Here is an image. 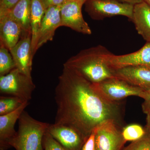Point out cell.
<instances>
[{"label":"cell","mask_w":150,"mask_h":150,"mask_svg":"<svg viewBox=\"0 0 150 150\" xmlns=\"http://www.w3.org/2000/svg\"><path fill=\"white\" fill-rule=\"evenodd\" d=\"M55 124L75 129L86 141L96 127L112 120L121 124V103L108 102L100 96L92 83L76 70L64 65L55 91Z\"/></svg>","instance_id":"1"},{"label":"cell","mask_w":150,"mask_h":150,"mask_svg":"<svg viewBox=\"0 0 150 150\" xmlns=\"http://www.w3.org/2000/svg\"><path fill=\"white\" fill-rule=\"evenodd\" d=\"M112 53L101 45L82 50L64 65L76 70L92 83H98L114 77L109 64Z\"/></svg>","instance_id":"2"},{"label":"cell","mask_w":150,"mask_h":150,"mask_svg":"<svg viewBox=\"0 0 150 150\" xmlns=\"http://www.w3.org/2000/svg\"><path fill=\"white\" fill-rule=\"evenodd\" d=\"M49 123L37 121L24 111L18 119V129L11 144L16 150H43V136Z\"/></svg>","instance_id":"3"},{"label":"cell","mask_w":150,"mask_h":150,"mask_svg":"<svg viewBox=\"0 0 150 150\" xmlns=\"http://www.w3.org/2000/svg\"><path fill=\"white\" fill-rule=\"evenodd\" d=\"M35 88L32 78L16 68L7 74L0 76L1 93L18 98L24 102H29Z\"/></svg>","instance_id":"4"},{"label":"cell","mask_w":150,"mask_h":150,"mask_svg":"<svg viewBox=\"0 0 150 150\" xmlns=\"http://www.w3.org/2000/svg\"><path fill=\"white\" fill-rule=\"evenodd\" d=\"M93 86L97 93L108 102H120L127 97H139L143 90L128 83L119 78L112 77L93 83Z\"/></svg>","instance_id":"5"},{"label":"cell","mask_w":150,"mask_h":150,"mask_svg":"<svg viewBox=\"0 0 150 150\" xmlns=\"http://www.w3.org/2000/svg\"><path fill=\"white\" fill-rule=\"evenodd\" d=\"M86 11L92 18L101 20L106 18L123 16L131 20L134 5L118 0H87Z\"/></svg>","instance_id":"6"},{"label":"cell","mask_w":150,"mask_h":150,"mask_svg":"<svg viewBox=\"0 0 150 150\" xmlns=\"http://www.w3.org/2000/svg\"><path fill=\"white\" fill-rule=\"evenodd\" d=\"M121 124L112 120L104 122L96 128V150H122L126 142L123 138Z\"/></svg>","instance_id":"7"},{"label":"cell","mask_w":150,"mask_h":150,"mask_svg":"<svg viewBox=\"0 0 150 150\" xmlns=\"http://www.w3.org/2000/svg\"><path fill=\"white\" fill-rule=\"evenodd\" d=\"M83 4L68 0L61 7V26H66L83 34L90 35L92 31L84 19L82 7Z\"/></svg>","instance_id":"8"},{"label":"cell","mask_w":150,"mask_h":150,"mask_svg":"<svg viewBox=\"0 0 150 150\" xmlns=\"http://www.w3.org/2000/svg\"><path fill=\"white\" fill-rule=\"evenodd\" d=\"M111 69L113 76L123 80L145 91L150 90V65Z\"/></svg>","instance_id":"9"},{"label":"cell","mask_w":150,"mask_h":150,"mask_svg":"<svg viewBox=\"0 0 150 150\" xmlns=\"http://www.w3.org/2000/svg\"><path fill=\"white\" fill-rule=\"evenodd\" d=\"M20 40L10 50L16 68L29 77L32 78L33 54L31 35H22Z\"/></svg>","instance_id":"10"},{"label":"cell","mask_w":150,"mask_h":150,"mask_svg":"<svg viewBox=\"0 0 150 150\" xmlns=\"http://www.w3.org/2000/svg\"><path fill=\"white\" fill-rule=\"evenodd\" d=\"M47 131L66 150H81L86 142L79 132L69 126L50 124Z\"/></svg>","instance_id":"11"},{"label":"cell","mask_w":150,"mask_h":150,"mask_svg":"<svg viewBox=\"0 0 150 150\" xmlns=\"http://www.w3.org/2000/svg\"><path fill=\"white\" fill-rule=\"evenodd\" d=\"M61 7H50L46 10L38 32L36 51L45 43L52 40L56 30L61 26Z\"/></svg>","instance_id":"12"},{"label":"cell","mask_w":150,"mask_h":150,"mask_svg":"<svg viewBox=\"0 0 150 150\" xmlns=\"http://www.w3.org/2000/svg\"><path fill=\"white\" fill-rule=\"evenodd\" d=\"M109 64L111 69L150 65V42H146L139 50L131 54L119 56L112 54Z\"/></svg>","instance_id":"13"},{"label":"cell","mask_w":150,"mask_h":150,"mask_svg":"<svg viewBox=\"0 0 150 150\" xmlns=\"http://www.w3.org/2000/svg\"><path fill=\"white\" fill-rule=\"evenodd\" d=\"M29 102H25L21 106L6 115H0V150H7L16 135L15 125Z\"/></svg>","instance_id":"14"},{"label":"cell","mask_w":150,"mask_h":150,"mask_svg":"<svg viewBox=\"0 0 150 150\" xmlns=\"http://www.w3.org/2000/svg\"><path fill=\"white\" fill-rule=\"evenodd\" d=\"M22 33L18 23L8 15L0 16L1 43L9 51L18 43Z\"/></svg>","instance_id":"15"},{"label":"cell","mask_w":150,"mask_h":150,"mask_svg":"<svg viewBox=\"0 0 150 150\" xmlns=\"http://www.w3.org/2000/svg\"><path fill=\"white\" fill-rule=\"evenodd\" d=\"M131 20L138 33L150 42V6L144 1L134 5Z\"/></svg>","instance_id":"16"},{"label":"cell","mask_w":150,"mask_h":150,"mask_svg":"<svg viewBox=\"0 0 150 150\" xmlns=\"http://www.w3.org/2000/svg\"><path fill=\"white\" fill-rule=\"evenodd\" d=\"M31 5V0H20L5 14L8 15L18 23L22 30V35L28 34L31 35L30 27Z\"/></svg>","instance_id":"17"},{"label":"cell","mask_w":150,"mask_h":150,"mask_svg":"<svg viewBox=\"0 0 150 150\" xmlns=\"http://www.w3.org/2000/svg\"><path fill=\"white\" fill-rule=\"evenodd\" d=\"M46 9L40 0H31L30 27L33 54L36 52L38 36Z\"/></svg>","instance_id":"18"},{"label":"cell","mask_w":150,"mask_h":150,"mask_svg":"<svg viewBox=\"0 0 150 150\" xmlns=\"http://www.w3.org/2000/svg\"><path fill=\"white\" fill-rule=\"evenodd\" d=\"M8 49L1 43L0 47V76H4L16 68L15 64Z\"/></svg>","instance_id":"19"},{"label":"cell","mask_w":150,"mask_h":150,"mask_svg":"<svg viewBox=\"0 0 150 150\" xmlns=\"http://www.w3.org/2000/svg\"><path fill=\"white\" fill-rule=\"evenodd\" d=\"M24 103L21 99L16 97L1 96L0 115H6L13 112Z\"/></svg>","instance_id":"20"},{"label":"cell","mask_w":150,"mask_h":150,"mask_svg":"<svg viewBox=\"0 0 150 150\" xmlns=\"http://www.w3.org/2000/svg\"><path fill=\"white\" fill-rule=\"evenodd\" d=\"M146 129L140 125L133 124L128 125L122 130V135L126 142H134L139 139L146 134Z\"/></svg>","instance_id":"21"},{"label":"cell","mask_w":150,"mask_h":150,"mask_svg":"<svg viewBox=\"0 0 150 150\" xmlns=\"http://www.w3.org/2000/svg\"><path fill=\"white\" fill-rule=\"evenodd\" d=\"M122 150H150V134L146 131L141 139L132 142Z\"/></svg>","instance_id":"22"},{"label":"cell","mask_w":150,"mask_h":150,"mask_svg":"<svg viewBox=\"0 0 150 150\" xmlns=\"http://www.w3.org/2000/svg\"><path fill=\"white\" fill-rule=\"evenodd\" d=\"M43 150H66L51 136L47 130L43 136Z\"/></svg>","instance_id":"23"},{"label":"cell","mask_w":150,"mask_h":150,"mask_svg":"<svg viewBox=\"0 0 150 150\" xmlns=\"http://www.w3.org/2000/svg\"><path fill=\"white\" fill-rule=\"evenodd\" d=\"M20 0H0V16L6 14Z\"/></svg>","instance_id":"24"},{"label":"cell","mask_w":150,"mask_h":150,"mask_svg":"<svg viewBox=\"0 0 150 150\" xmlns=\"http://www.w3.org/2000/svg\"><path fill=\"white\" fill-rule=\"evenodd\" d=\"M140 97L144 99V102L142 104V110L146 114L150 111V90L144 91Z\"/></svg>","instance_id":"25"},{"label":"cell","mask_w":150,"mask_h":150,"mask_svg":"<svg viewBox=\"0 0 150 150\" xmlns=\"http://www.w3.org/2000/svg\"><path fill=\"white\" fill-rule=\"evenodd\" d=\"M96 132V128L94 129L88 139L85 142L81 150H96L95 144Z\"/></svg>","instance_id":"26"},{"label":"cell","mask_w":150,"mask_h":150,"mask_svg":"<svg viewBox=\"0 0 150 150\" xmlns=\"http://www.w3.org/2000/svg\"><path fill=\"white\" fill-rule=\"evenodd\" d=\"M46 10L50 7L62 6L67 0H40Z\"/></svg>","instance_id":"27"},{"label":"cell","mask_w":150,"mask_h":150,"mask_svg":"<svg viewBox=\"0 0 150 150\" xmlns=\"http://www.w3.org/2000/svg\"><path fill=\"white\" fill-rule=\"evenodd\" d=\"M118 1L123 2L130 4L133 5L134 6L143 1V0H118Z\"/></svg>","instance_id":"28"},{"label":"cell","mask_w":150,"mask_h":150,"mask_svg":"<svg viewBox=\"0 0 150 150\" xmlns=\"http://www.w3.org/2000/svg\"><path fill=\"white\" fill-rule=\"evenodd\" d=\"M146 126H149L150 125V111L146 114Z\"/></svg>","instance_id":"29"},{"label":"cell","mask_w":150,"mask_h":150,"mask_svg":"<svg viewBox=\"0 0 150 150\" xmlns=\"http://www.w3.org/2000/svg\"><path fill=\"white\" fill-rule=\"evenodd\" d=\"M67 1H68V0H67ZM71 1H77L80 2L82 3V4H84L87 0H71Z\"/></svg>","instance_id":"30"},{"label":"cell","mask_w":150,"mask_h":150,"mask_svg":"<svg viewBox=\"0 0 150 150\" xmlns=\"http://www.w3.org/2000/svg\"><path fill=\"white\" fill-rule=\"evenodd\" d=\"M146 131L150 134V125L149 126H146Z\"/></svg>","instance_id":"31"},{"label":"cell","mask_w":150,"mask_h":150,"mask_svg":"<svg viewBox=\"0 0 150 150\" xmlns=\"http://www.w3.org/2000/svg\"><path fill=\"white\" fill-rule=\"evenodd\" d=\"M143 1L150 6V0H143Z\"/></svg>","instance_id":"32"}]
</instances>
